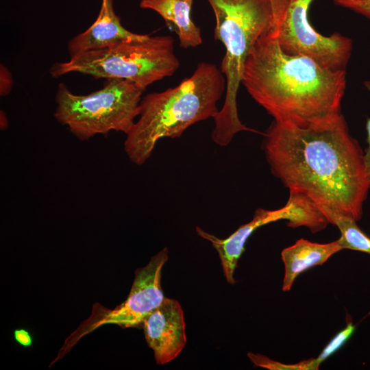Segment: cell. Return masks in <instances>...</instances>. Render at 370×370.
<instances>
[{"label": "cell", "mask_w": 370, "mask_h": 370, "mask_svg": "<svg viewBox=\"0 0 370 370\" xmlns=\"http://www.w3.org/2000/svg\"><path fill=\"white\" fill-rule=\"evenodd\" d=\"M262 147L273 175L289 191L356 221L362 218L370 180L364 151L341 114L307 127L273 121Z\"/></svg>", "instance_id": "1"}, {"label": "cell", "mask_w": 370, "mask_h": 370, "mask_svg": "<svg viewBox=\"0 0 370 370\" xmlns=\"http://www.w3.org/2000/svg\"><path fill=\"white\" fill-rule=\"evenodd\" d=\"M241 84L274 121L307 127L341 114L346 72L284 52L269 32L247 57Z\"/></svg>", "instance_id": "2"}, {"label": "cell", "mask_w": 370, "mask_h": 370, "mask_svg": "<svg viewBox=\"0 0 370 370\" xmlns=\"http://www.w3.org/2000/svg\"><path fill=\"white\" fill-rule=\"evenodd\" d=\"M225 89L226 80L221 69L202 62L177 86L147 95L140 102L139 118L124 143L130 160L142 165L160 139L180 137L191 125L214 119Z\"/></svg>", "instance_id": "3"}, {"label": "cell", "mask_w": 370, "mask_h": 370, "mask_svg": "<svg viewBox=\"0 0 370 370\" xmlns=\"http://www.w3.org/2000/svg\"><path fill=\"white\" fill-rule=\"evenodd\" d=\"M207 1L215 16L214 38L225 48L221 64L226 80L225 99L212 132L214 143L225 147L238 132H258L241 121L236 97L247 57L257 40L273 29L274 16L271 0Z\"/></svg>", "instance_id": "4"}, {"label": "cell", "mask_w": 370, "mask_h": 370, "mask_svg": "<svg viewBox=\"0 0 370 370\" xmlns=\"http://www.w3.org/2000/svg\"><path fill=\"white\" fill-rule=\"evenodd\" d=\"M180 66L174 40L169 36H147L88 51L65 62L54 63V77L75 72L95 79H123L145 90L151 84L173 75Z\"/></svg>", "instance_id": "5"}, {"label": "cell", "mask_w": 370, "mask_h": 370, "mask_svg": "<svg viewBox=\"0 0 370 370\" xmlns=\"http://www.w3.org/2000/svg\"><path fill=\"white\" fill-rule=\"evenodd\" d=\"M143 91L130 81L116 78L106 79L102 88L84 95L73 94L60 83L54 116L82 140L111 131L127 135L140 114Z\"/></svg>", "instance_id": "6"}, {"label": "cell", "mask_w": 370, "mask_h": 370, "mask_svg": "<svg viewBox=\"0 0 370 370\" xmlns=\"http://www.w3.org/2000/svg\"><path fill=\"white\" fill-rule=\"evenodd\" d=\"M168 259L169 249L164 247L152 256L146 266L137 269L127 299L114 309L95 303L90 316L65 340L54 361L63 357L82 337L101 326L113 324L126 328L142 325L145 318L165 298L161 274Z\"/></svg>", "instance_id": "7"}, {"label": "cell", "mask_w": 370, "mask_h": 370, "mask_svg": "<svg viewBox=\"0 0 370 370\" xmlns=\"http://www.w3.org/2000/svg\"><path fill=\"white\" fill-rule=\"evenodd\" d=\"M287 221L288 227H308L312 233L323 230L328 221L317 205L306 196L294 191H289L286 204L277 210H256L251 221L241 225L227 238L221 239L197 227L199 236L211 243L217 251L223 272L227 282L234 284V275L238 260L245 251V245L253 232L261 226L279 220Z\"/></svg>", "instance_id": "8"}, {"label": "cell", "mask_w": 370, "mask_h": 370, "mask_svg": "<svg viewBox=\"0 0 370 370\" xmlns=\"http://www.w3.org/2000/svg\"><path fill=\"white\" fill-rule=\"evenodd\" d=\"M313 0H289L279 25L271 31L282 49L308 57L334 71H345L352 51V40L339 33L325 36L308 21Z\"/></svg>", "instance_id": "9"}, {"label": "cell", "mask_w": 370, "mask_h": 370, "mask_svg": "<svg viewBox=\"0 0 370 370\" xmlns=\"http://www.w3.org/2000/svg\"><path fill=\"white\" fill-rule=\"evenodd\" d=\"M148 346L156 362L164 365L174 360L186 343L184 312L179 301L164 298L142 324Z\"/></svg>", "instance_id": "10"}, {"label": "cell", "mask_w": 370, "mask_h": 370, "mask_svg": "<svg viewBox=\"0 0 370 370\" xmlns=\"http://www.w3.org/2000/svg\"><path fill=\"white\" fill-rule=\"evenodd\" d=\"M147 36V34H135L123 27L114 11L112 0H102L96 21L85 32L70 40L67 49L72 58L88 51L108 48L121 42L141 40Z\"/></svg>", "instance_id": "11"}, {"label": "cell", "mask_w": 370, "mask_h": 370, "mask_svg": "<svg viewBox=\"0 0 370 370\" xmlns=\"http://www.w3.org/2000/svg\"><path fill=\"white\" fill-rule=\"evenodd\" d=\"M338 240L318 243L301 238L284 248L281 253L284 266L283 291H289L297 276L310 268L324 264L332 255L342 250Z\"/></svg>", "instance_id": "12"}, {"label": "cell", "mask_w": 370, "mask_h": 370, "mask_svg": "<svg viewBox=\"0 0 370 370\" xmlns=\"http://www.w3.org/2000/svg\"><path fill=\"white\" fill-rule=\"evenodd\" d=\"M193 0H141L140 7L150 9L164 20L174 32L182 48L197 47L202 43L201 30L193 21L191 9Z\"/></svg>", "instance_id": "13"}, {"label": "cell", "mask_w": 370, "mask_h": 370, "mask_svg": "<svg viewBox=\"0 0 370 370\" xmlns=\"http://www.w3.org/2000/svg\"><path fill=\"white\" fill-rule=\"evenodd\" d=\"M318 207L328 221L340 230L341 236L338 241L343 249L355 250L370 255V237L358 226L356 221L326 207Z\"/></svg>", "instance_id": "14"}, {"label": "cell", "mask_w": 370, "mask_h": 370, "mask_svg": "<svg viewBox=\"0 0 370 370\" xmlns=\"http://www.w3.org/2000/svg\"><path fill=\"white\" fill-rule=\"evenodd\" d=\"M247 356L256 366L271 370H317L319 367L316 358H309L295 364H284L259 354L249 352Z\"/></svg>", "instance_id": "15"}, {"label": "cell", "mask_w": 370, "mask_h": 370, "mask_svg": "<svg viewBox=\"0 0 370 370\" xmlns=\"http://www.w3.org/2000/svg\"><path fill=\"white\" fill-rule=\"evenodd\" d=\"M356 328V326L353 324L352 321L348 322L346 326L333 336L324 347L319 356L316 358L317 364L320 366L324 360L338 351L352 337Z\"/></svg>", "instance_id": "16"}, {"label": "cell", "mask_w": 370, "mask_h": 370, "mask_svg": "<svg viewBox=\"0 0 370 370\" xmlns=\"http://www.w3.org/2000/svg\"><path fill=\"white\" fill-rule=\"evenodd\" d=\"M334 2L370 18V0H334Z\"/></svg>", "instance_id": "17"}, {"label": "cell", "mask_w": 370, "mask_h": 370, "mask_svg": "<svg viewBox=\"0 0 370 370\" xmlns=\"http://www.w3.org/2000/svg\"><path fill=\"white\" fill-rule=\"evenodd\" d=\"M273 11L274 23L273 29L275 28L284 14L289 0H271Z\"/></svg>", "instance_id": "18"}, {"label": "cell", "mask_w": 370, "mask_h": 370, "mask_svg": "<svg viewBox=\"0 0 370 370\" xmlns=\"http://www.w3.org/2000/svg\"><path fill=\"white\" fill-rule=\"evenodd\" d=\"M365 87L370 91V79L364 82ZM367 131V146L364 151V160L366 169L370 180V118L367 119L366 122Z\"/></svg>", "instance_id": "19"}, {"label": "cell", "mask_w": 370, "mask_h": 370, "mask_svg": "<svg viewBox=\"0 0 370 370\" xmlns=\"http://www.w3.org/2000/svg\"><path fill=\"white\" fill-rule=\"evenodd\" d=\"M12 86V79L8 70L1 64V95H8Z\"/></svg>", "instance_id": "20"}, {"label": "cell", "mask_w": 370, "mask_h": 370, "mask_svg": "<svg viewBox=\"0 0 370 370\" xmlns=\"http://www.w3.org/2000/svg\"><path fill=\"white\" fill-rule=\"evenodd\" d=\"M14 338L15 341L23 347H30L33 343V339L30 333L23 328L16 329L14 331Z\"/></svg>", "instance_id": "21"}]
</instances>
